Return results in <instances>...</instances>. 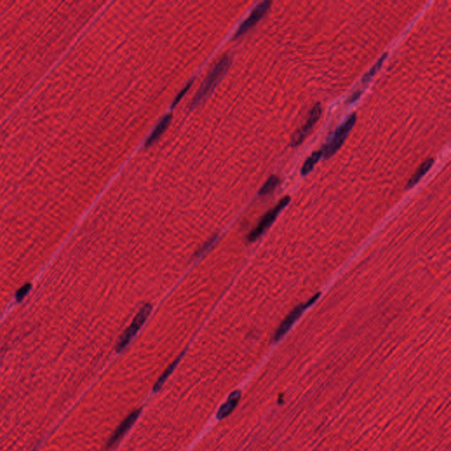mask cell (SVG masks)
<instances>
[{
    "instance_id": "1",
    "label": "cell",
    "mask_w": 451,
    "mask_h": 451,
    "mask_svg": "<svg viewBox=\"0 0 451 451\" xmlns=\"http://www.w3.org/2000/svg\"><path fill=\"white\" fill-rule=\"evenodd\" d=\"M230 64L231 59L229 56L224 57L216 64V66L210 72L208 77L204 81L203 85L201 86L200 90L196 93V96L193 98L192 107L202 102L213 91L217 84L222 79L223 76L225 75Z\"/></svg>"
},
{
    "instance_id": "2",
    "label": "cell",
    "mask_w": 451,
    "mask_h": 451,
    "mask_svg": "<svg viewBox=\"0 0 451 451\" xmlns=\"http://www.w3.org/2000/svg\"><path fill=\"white\" fill-rule=\"evenodd\" d=\"M356 114L355 113H352L347 118V120L344 122L343 124H341L340 127L337 128L336 131L334 132L333 137L331 138V140L322 150V156L324 159H329V158L333 156L334 154L337 153V151L340 149V147L343 144L347 134L349 133L350 131L354 126V124L356 123Z\"/></svg>"
},
{
    "instance_id": "3",
    "label": "cell",
    "mask_w": 451,
    "mask_h": 451,
    "mask_svg": "<svg viewBox=\"0 0 451 451\" xmlns=\"http://www.w3.org/2000/svg\"><path fill=\"white\" fill-rule=\"evenodd\" d=\"M151 309H152V307L150 305H146L141 308L140 311L137 313V316L132 321L131 325L129 326L127 330L124 331V334L118 340L117 347H116V349L118 352L123 351L131 342V340L136 336L137 331L140 329L141 326L144 324L145 321L147 320V317L150 314Z\"/></svg>"
},
{
    "instance_id": "4",
    "label": "cell",
    "mask_w": 451,
    "mask_h": 451,
    "mask_svg": "<svg viewBox=\"0 0 451 451\" xmlns=\"http://www.w3.org/2000/svg\"><path fill=\"white\" fill-rule=\"evenodd\" d=\"M289 201H290V198L289 196H285L278 202L277 206L273 207L272 209L270 210L268 213H266L262 218L259 225L257 226L254 230L249 234V236H248L249 240L250 241H255V240L259 238V236H261L262 234L265 232V230L268 229L269 227L272 224V222L274 221V219L278 215V213L281 212L282 209L288 205Z\"/></svg>"
},
{
    "instance_id": "5",
    "label": "cell",
    "mask_w": 451,
    "mask_h": 451,
    "mask_svg": "<svg viewBox=\"0 0 451 451\" xmlns=\"http://www.w3.org/2000/svg\"><path fill=\"white\" fill-rule=\"evenodd\" d=\"M321 114H322V107L319 103H317L309 112V116L306 124L300 130L294 132V134L292 136L290 142L291 147H297L307 138V136L311 133V130L314 127L315 124L320 118Z\"/></svg>"
},
{
    "instance_id": "6",
    "label": "cell",
    "mask_w": 451,
    "mask_h": 451,
    "mask_svg": "<svg viewBox=\"0 0 451 451\" xmlns=\"http://www.w3.org/2000/svg\"><path fill=\"white\" fill-rule=\"evenodd\" d=\"M318 297H319V294H316L314 297L311 298V300L307 301V303L299 305V306L294 308V311H292L290 314L288 315V317H286V319L283 321V323L280 324V326L278 327L277 331L275 332V341H278V340H280L284 336L285 334L288 332L289 329L292 327V325L294 324V322L297 320L299 317H301V315L303 313V311H306L307 307H309L311 305L313 304L315 301H317Z\"/></svg>"
},
{
    "instance_id": "7",
    "label": "cell",
    "mask_w": 451,
    "mask_h": 451,
    "mask_svg": "<svg viewBox=\"0 0 451 451\" xmlns=\"http://www.w3.org/2000/svg\"><path fill=\"white\" fill-rule=\"evenodd\" d=\"M271 1H264V2L259 3L253 12L250 13V15L242 22L241 26H239L238 30L236 31V35H235V37L237 38L239 36H242L243 34H245L247 31L250 30L252 26H255L262 17L265 15V13L268 11L269 8L271 7Z\"/></svg>"
},
{
    "instance_id": "8",
    "label": "cell",
    "mask_w": 451,
    "mask_h": 451,
    "mask_svg": "<svg viewBox=\"0 0 451 451\" xmlns=\"http://www.w3.org/2000/svg\"><path fill=\"white\" fill-rule=\"evenodd\" d=\"M139 413H140V410H136L132 413H131L130 415L128 416L127 418H125L120 425L118 426V429H116V431L112 435L110 441L108 442V446L109 447H111L113 445L116 444L123 437V435L128 431V429H130L131 426L133 425V423L138 418Z\"/></svg>"
},
{
    "instance_id": "9",
    "label": "cell",
    "mask_w": 451,
    "mask_h": 451,
    "mask_svg": "<svg viewBox=\"0 0 451 451\" xmlns=\"http://www.w3.org/2000/svg\"><path fill=\"white\" fill-rule=\"evenodd\" d=\"M240 398H241V392L238 390L231 393L229 395V399H227V401L219 408V412L217 413L218 418L221 419V418H226L227 416L229 415L234 411V409L236 408V406H237L239 400H240Z\"/></svg>"
},
{
    "instance_id": "10",
    "label": "cell",
    "mask_w": 451,
    "mask_h": 451,
    "mask_svg": "<svg viewBox=\"0 0 451 451\" xmlns=\"http://www.w3.org/2000/svg\"><path fill=\"white\" fill-rule=\"evenodd\" d=\"M170 120H171V115H166L163 118L160 119L159 124L156 125V127L154 128V131L151 133L150 136L148 137L147 141H146V147H149L151 145L154 144L155 141L157 140L159 137H161V135L163 134L164 131L167 130V126L170 124Z\"/></svg>"
},
{
    "instance_id": "11",
    "label": "cell",
    "mask_w": 451,
    "mask_h": 451,
    "mask_svg": "<svg viewBox=\"0 0 451 451\" xmlns=\"http://www.w3.org/2000/svg\"><path fill=\"white\" fill-rule=\"evenodd\" d=\"M434 162H435V160L432 159V158L425 160V161L420 165V167H418V170L416 171L415 173L412 175L411 179L409 180L408 183H407V189H411V188H412L414 185H416L419 181L421 180L422 177H424L426 174L428 173V171H429V170L431 168L432 166L434 165Z\"/></svg>"
},
{
    "instance_id": "12",
    "label": "cell",
    "mask_w": 451,
    "mask_h": 451,
    "mask_svg": "<svg viewBox=\"0 0 451 451\" xmlns=\"http://www.w3.org/2000/svg\"><path fill=\"white\" fill-rule=\"evenodd\" d=\"M322 157V150L316 151L313 154H311V157L307 158V160L305 161L304 165L302 166L301 168V175L306 176L313 170L315 165L317 163V161L320 160Z\"/></svg>"
},
{
    "instance_id": "13",
    "label": "cell",
    "mask_w": 451,
    "mask_h": 451,
    "mask_svg": "<svg viewBox=\"0 0 451 451\" xmlns=\"http://www.w3.org/2000/svg\"><path fill=\"white\" fill-rule=\"evenodd\" d=\"M279 183H280V179H279V177L278 176H274V175L271 176V177H269L268 180L265 182V184L260 189L259 194L262 195V196L268 195L271 191H273L276 189V187L278 186Z\"/></svg>"
},
{
    "instance_id": "14",
    "label": "cell",
    "mask_w": 451,
    "mask_h": 451,
    "mask_svg": "<svg viewBox=\"0 0 451 451\" xmlns=\"http://www.w3.org/2000/svg\"><path fill=\"white\" fill-rule=\"evenodd\" d=\"M387 55H388V53H384L383 56L381 57V58L378 59V61L372 66V68L370 69V71L367 72L366 74L363 77L362 83L366 84V83L370 81V79H372L374 76L376 75L377 72L379 71L380 68L383 66V62H384V60H385Z\"/></svg>"
},
{
    "instance_id": "15",
    "label": "cell",
    "mask_w": 451,
    "mask_h": 451,
    "mask_svg": "<svg viewBox=\"0 0 451 451\" xmlns=\"http://www.w3.org/2000/svg\"><path fill=\"white\" fill-rule=\"evenodd\" d=\"M178 360H179V359H177V360H176V361H175L173 364H171V365H170V366L167 368V370H166V371L163 373V375L160 376V379L158 380L157 383H156V384L154 385V391H157V390H159V389L161 388V386L163 385V383H165V381L167 380V377L170 376L171 372L173 371L174 369H175V367L177 366V362H178Z\"/></svg>"
},
{
    "instance_id": "16",
    "label": "cell",
    "mask_w": 451,
    "mask_h": 451,
    "mask_svg": "<svg viewBox=\"0 0 451 451\" xmlns=\"http://www.w3.org/2000/svg\"><path fill=\"white\" fill-rule=\"evenodd\" d=\"M30 288H31V286L30 284H26L22 287V288H20L19 291L17 292L16 294V299L17 301H22L24 297L26 296L29 291H30Z\"/></svg>"
},
{
    "instance_id": "17",
    "label": "cell",
    "mask_w": 451,
    "mask_h": 451,
    "mask_svg": "<svg viewBox=\"0 0 451 451\" xmlns=\"http://www.w3.org/2000/svg\"><path fill=\"white\" fill-rule=\"evenodd\" d=\"M190 86H191V82L188 84V86H187L185 89H183V90H182V91L180 92V94H179V95H177V97H176V99H175V101H174V106H176V105L178 103V102L180 101L181 99L183 98V95H185V93H186V91H188V90H189V89H190Z\"/></svg>"
},
{
    "instance_id": "18",
    "label": "cell",
    "mask_w": 451,
    "mask_h": 451,
    "mask_svg": "<svg viewBox=\"0 0 451 451\" xmlns=\"http://www.w3.org/2000/svg\"><path fill=\"white\" fill-rule=\"evenodd\" d=\"M360 95H361V91L355 92L352 96H350L349 98H348L347 104H350V103H353V102H355L356 100L360 98Z\"/></svg>"
}]
</instances>
